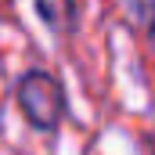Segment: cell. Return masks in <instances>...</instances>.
Segmentation results:
<instances>
[{
	"instance_id": "obj_1",
	"label": "cell",
	"mask_w": 155,
	"mask_h": 155,
	"mask_svg": "<svg viewBox=\"0 0 155 155\" xmlns=\"http://www.w3.org/2000/svg\"><path fill=\"white\" fill-rule=\"evenodd\" d=\"M15 97H18V108H22V116L33 130L54 134L61 126V119H65V87L47 69L22 72L18 87H15Z\"/></svg>"
},
{
	"instance_id": "obj_2",
	"label": "cell",
	"mask_w": 155,
	"mask_h": 155,
	"mask_svg": "<svg viewBox=\"0 0 155 155\" xmlns=\"http://www.w3.org/2000/svg\"><path fill=\"white\" fill-rule=\"evenodd\" d=\"M40 22L51 33H72L79 22V4L76 0H33Z\"/></svg>"
},
{
	"instance_id": "obj_3",
	"label": "cell",
	"mask_w": 155,
	"mask_h": 155,
	"mask_svg": "<svg viewBox=\"0 0 155 155\" xmlns=\"http://www.w3.org/2000/svg\"><path fill=\"white\" fill-rule=\"evenodd\" d=\"M119 7L137 29H144L148 36L155 33V0H119Z\"/></svg>"
}]
</instances>
